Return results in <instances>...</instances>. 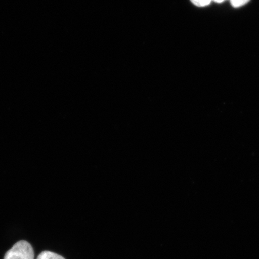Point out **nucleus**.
Here are the masks:
<instances>
[{
    "label": "nucleus",
    "instance_id": "nucleus-4",
    "mask_svg": "<svg viewBox=\"0 0 259 259\" xmlns=\"http://www.w3.org/2000/svg\"><path fill=\"white\" fill-rule=\"evenodd\" d=\"M190 2L197 8H206L212 3V0H190Z\"/></svg>",
    "mask_w": 259,
    "mask_h": 259
},
{
    "label": "nucleus",
    "instance_id": "nucleus-3",
    "mask_svg": "<svg viewBox=\"0 0 259 259\" xmlns=\"http://www.w3.org/2000/svg\"><path fill=\"white\" fill-rule=\"evenodd\" d=\"M250 1L251 0H229L231 6L235 9L244 7V6L248 4Z\"/></svg>",
    "mask_w": 259,
    "mask_h": 259
},
{
    "label": "nucleus",
    "instance_id": "nucleus-2",
    "mask_svg": "<svg viewBox=\"0 0 259 259\" xmlns=\"http://www.w3.org/2000/svg\"><path fill=\"white\" fill-rule=\"evenodd\" d=\"M37 259H65L59 254L54 253L53 252L45 251L38 255Z\"/></svg>",
    "mask_w": 259,
    "mask_h": 259
},
{
    "label": "nucleus",
    "instance_id": "nucleus-1",
    "mask_svg": "<svg viewBox=\"0 0 259 259\" xmlns=\"http://www.w3.org/2000/svg\"><path fill=\"white\" fill-rule=\"evenodd\" d=\"M4 259H34V252L30 243L20 241L6 252Z\"/></svg>",
    "mask_w": 259,
    "mask_h": 259
},
{
    "label": "nucleus",
    "instance_id": "nucleus-5",
    "mask_svg": "<svg viewBox=\"0 0 259 259\" xmlns=\"http://www.w3.org/2000/svg\"><path fill=\"white\" fill-rule=\"evenodd\" d=\"M226 1H227V0H212V2L218 3V4H220V3H224Z\"/></svg>",
    "mask_w": 259,
    "mask_h": 259
}]
</instances>
